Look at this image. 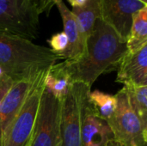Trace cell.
<instances>
[{
    "mask_svg": "<svg viewBox=\"0 0 147 146\" xmlns=\"http://www.w3.org/2000/svg\"><path fill=\"white\" fill-rule=\"evenodd\" d=\"M127 51V42L99 18L87 39L85 54L76 61L65 60L63 65L72 83L91 87L102 73L117 68Z\"/></svg>",
    "mask_w": 147,
    "mask_h": 146,
    "instance_id": "obj_1",
    "label": "cell"
},
{
    "mask_svg": "<svg viewBox=\"0 0 147 146\" xmlns=\"http://www.w3.org/2000/svg\"><path fill=\"white\" fill-rule=\"evenodd\" d=\"M59 59L49 47L0 30V65L14 82L32 78Z\"/></svg>",
    "mask_w": 147,
    "mask_h": 146,
    "instance_id": "obj_2",
    "label": "cell"
},
{
    "mask_svg": "<svg viewBox=\"0 0 147 146\" xmlns=\"http://www.w3.org/2000/svg\"><path fill=\"white\" fill-rule=\"evenodd\" d=\"M49 69L40 72L33 81L22 108L3 135V146L29 145Z\"/></svg>",
    "mask_w": 147,
    "mask_h": 146,
    "instance_id": "obj_3",
    "label": "cell"
},
{
    "mask_svg": "<svg viewBox=\"0 0 147 146\" xmlns=\"http://www.w3.org/2000/svg\"><path fill=\"white\" fill-rule=\"evenodd\" d=\"M39 16L32 0H0V30L32 41L39 37Z\"/></svg>",
    "mask_w": 147,
    "mask_h": 146,
    "instance_id": "obj_4",
    "label": "cell"
},
{
    "mask_svg": "<svg viewBox=\"0 0 147 146\" xmlns=\"http://www.w3.org/2000/svg\"><path fill=\"white\" fill-rule=\"evenodd\" d=\"M117 108L106 121L109 126L114 139L122 146H146L147 128L132 110L127 95L123 87L115 95Z\"/></svg>",
    "mask_w": 147,
    "mask_h": 146,
    "instance_id": "obj_5",
    "label": "cell"
},
{
    "mask_svg": "<svg viewBox=\"0 0 147 146\" xmlns=\"http://www.w3.org/2000/svg\"><path fill=\"white\" fill-rule=\"evenodd\" d=\"M78 100L80 112L81 146H106L114 139L107 121L96 114L90 100L91 87L81 83H73Z\"/></svg>",
    "mask_w": 147,
    "mask_h": 146,
    "instance_id": "obj_6",
    "label": "cell"
},
{
    "mask_svg": "<svg viewBox=\"0 0 147 146\" xmlns=\"http://www.w3.org/2000/svg\"><path fill=\"white\" fill-rule=\"evenodd\" d=\"M60 112L61 101L45 88L28 146H62Z\"/></svg>",
    "mask_w": 147,
    "mask_h": 146,
    "instance_id": "obj_7",
    "label": "cell"
},
{
    "mask_svg": "<svg viewBox=\"0 0 147 146\" xmlns=\"http://www.w3.org/2000/svg\"><path fill=\"white\" fill-rule=\"evenodd\" d=\"M146 6L140 0H100V19L127 42L134 16Z\"/></svg>",
    "mask_w": 147,
    "mask_h": 146,
    "instance_id": "obj_8",
    "label": "cell"
},
{
    "mask_svg": "<svg viewBox=\"0 0 147 146\" xmlns=\"http://www.w3.org/2000/svg\"><path fill=\"white\" fill-rule=\"evenodd\" d=\"M60 131L62 146H81L80 112L74 83L61 101Z\"/></svg>",
    "mask_w": 147,
    "mask_h": 146,
    "instance_id": "obj_9",
    "label": "cell"
},
{
    "mask_svg": "<svg viewBox=\"0 0 147 146\" xmlns=\"http://www.w3.org/2000/svg\"><path fill=\"white\" fill-rule=\"evenodd\" d=\"M64 26V33L68 39L66 50L59 56L60 59L76 61L81 59L86 52V39L84 38L79 23L74 14L68 9L63 0H54Z\"/></svg>",
    "mask_w": 147,
    "mask_h": 146,
    "instance_id": "obj_10",
    "label": "cell"
},
{
    "mask_svg": "<svg viewBox=\"0 0 147 146\" xmlns=\"http://www.w3.org/2000/svg\"><path fill=\"white\" fill-rule=\"evenodd\" d=\"M116 82L147 86V45L134 53L127 51L117 65Z\"/></svg>",
    "mask_w": 147,
    "mask_h": 146,
    "instance_id": "obj_11",
    "label": "cell"
},
{
    "mask_svg": "<svg viewBox=\"0 0 147 146\" xmlns=\"http://www.w3.org/2000/svg\"><path fill=\"white\" fill-rule=\"evenodd\" d=\"M35 77L14 82L4 97L0 107V146L3 145L2 143L3 135L22 108Z\"/></svg>",
    "mask_w": 147,
    "mask_h": 146,
    "instance_id": "obj_12",
    "label": "cell"
},
{
    "mask_svg": "<svg viewBox=\"0 0 147 146\" xmlns=\"http://www.w3.org/2000/svg\"><path fill=\"white\" fill-rule=\"evenodd\" d=\"M72 83L62 63L52 65L45 78V88L57 99L62 101L69 92Z\"/></svg>",
    "mask_w": 147,
    "mask_h": 146,
    "instance_id": "obj_13",
    "label": "cell"
},
{
    "mask_svg": "<svg viewBox=\"0 0 147 146\" xmlns=\"http://www.w3.org/2000/svg\"><path fill=\"white\" fill-rule=\"evenodd\" d=\"M147 45V6L134 16L127 40V52L134 53Z\"/></svg>",
    "mask_w": 147,
    "mask_h": 146,
    "instance_id": "obj_14",
    "label": "cell"
},
{
    "mask_svg": "<svg viewBox=\"0 0 147 146\" xmlns=\"http://www.w3.org/2000/svg\"><path fill=\"white\" fill-rule=\"evenodd\" d=\"M71 12L76 16L82 33L87 40L96 20L100 18V0H90L81 7L72 8Z\"/></svg>",
    "mask_w": 147,
    "mask_h": 146,
    "instance_id": "obj_15",
    "label": "cell"
},
{
    "mask_svg": "<svg viewBox=\"0 0 147 146\" xmlns=\"http://www.w3.org/2000/svg\"><path fill=\"white\" fill-rule=\"evenodd\" d=\"M124 88L132 110L147 128V86L126 84Z\"/></svg>",
    "mask_w": 147,
    "mask_h": 146,
    "instance_id": "obj_16",
    "label": "cell"
},
{
    "mask_svg": "<svg viewBox=\"0 0 147 146\" xmlns=\"http://www.w3.org/2000/svg\"><path fill=\"white\" fill-rule=\"evenodd\" d=\"M90 100L96 114L105 120L113 115L117 108V98L115 95L112 96L100 90H94L90 93Z\"/></svg>",
    "mask_w": 147,
    "mask_h": 146,
    "instance_id": "obj_17",
    "label": "cell"
},
{
    "mask_svg": "<svg viewBox=\"0 0 147 146\" xmlns=\"http://www.w3.org/2000/svg\"><path fill=\"white\" fill-rule=\"evenodd\" d=\"M48 43L52 52L59 57L68 46V39L64 32H60L53 35L48 40Z\"/></svg>",
    "mask_w": 147,
    "mask_h": 146,
    "instance_id": "obj_18",
    "label": "cell"
},
{
    "mask_svg": "<svg viewBox=\"0 0 147 146\" xmlns=\"http://www.w3.org/2000/svg\"><path fill=\"white\" fill-rule=\"evenodd\" d=\"M13 83L14 80L7 74L4 73L3 75L0 76V107L7 93L12 87Z\"/></svg>",
    "mask_w": 147,
    "mask_h": 146,
    "instance_id": "obj_19",
    "label": "cell"
},
{
    "mask_svg": "<svg viewBox=\"0 0 147 146\" xmlns=\"http://www.w3.org/2000/svg\"><path fill=\"white\" fill-rule=\"evenodd\" d=\"M35 8L38 10V13L49 15L51 9L54 6V0H32Z\"/></svg>",
    "mask_w": 147,
    "mask_h": 146,
    "instance_id": "obj_20",
    "label": "cell"
},
{
    "mask_svg": "<svg viewBox=\"0 0 147 146\" xmlns=\"http://www.w3.org/2000/svg\"><path fill=\"white\" fill-rule=\"evenodd\" d=\"M67 1L70 3V4L72 6V8H78V7H81V6L84 5L90 0H67Z\"/></svg>",
    "mask_w": 147,
    "mask_h": 146,
    "instance_id": "obj_21",
    "label": "cell"
},
{
    "mask_svg": "<svg viewBox=\"0 0 147 146\" xmlns=\"http://www.w3.org/2000/svg\"><path fill=\"white\" fill-rule=\"evenodd\" d=\"M106 146H122L120 143H118L116 140H115V139H111V140H109L108 143H107V145Z\"/></svg>",
    "mask_w": 147,
    "mask_h": 146,
    "instance_id": "obj_22",
    "label": "cell"
},
{
    "mask_svg": "<svg viewBox=\"0 0 147 146\" xmlns=\"http://www.w3.org/2000/svg\"><path fill=\"white\" fill-rule=\"evenodd\" d=\"M5 73V71H4V69H3V67L0 65V76H2V75H3Z\"/></svg>",
    "mask_w": 147,
    "mask_h": 146,
    "instance_id": "obj_23",
    "label": "cell"
},
{
    "mask_svg": "<svg viewBox=\"0 0 147 146\" xmlns=\"http://www.w3.org/2000/svg\"><path fill=\"white\" fill-rule=\"evenodd\" d=\"M140 1H142V2L145 3H147V0H140Z\"/></svg>",
    "mask_w": 147,
    "mask_h": 146,
    "instance_id": "obj_24",
    "label": "cell"
},
{
    "mask_svg": "<svg viewBox=\"0 0 147 146\" xmlns=\"http://www.w3.org/2000/svg\"><path fill=\"white\" fill-rule=\"evenodd\" d=\"M2 146H3V145H2Z\"/></svg>",
    "mask_w": 147,
    "mask_h": 146,
    "instance_id": "obj_25",
    "label": "cell"
}]
</instances>
